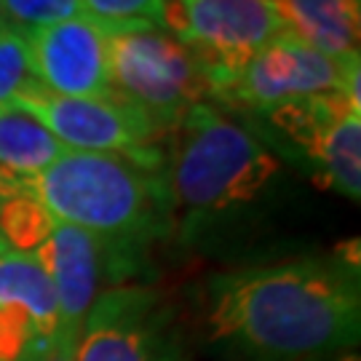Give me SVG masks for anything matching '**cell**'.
Returning a JSON list of instances; mask_svg holds the SVG:
<instances>
[{
  "label": "cell",
  "mask_w": 361,
  "mask_h": 361,
  "mask_svg": "<svg viewBox=\"0 0 361 361\" xmlns=\"http://www.w3.org/2000/svg\"><path fill=\"white\" fill-rule=\"evenodd\" d=\"M209 329L249 361H305L350 348L361 332L356 265L297 257L217 276Z\"/></svg>",
  "instance_id": "6da1fadb"
},
{
  "label": "cell",
  "mask_w": 361,
  "mask_h": 361,
  "mask_svg": "<svg viewBox=\"0 0 361 361\" xmlns=\"http://www.w3.org/2000/svg\"><path fill=\"white\" fill-rule=\"evenodd\" d=\"M25 190L54 222L140 249L164 235L174 222L164 153L134 158L65 150L43 171L25 177Z\"/></svg>",
  "instance_id": "7a4b0ae2"
},
{
  "label": "cell",
  "mask_w": 361,
  "mask_h": 361,
  "mask_svg": "<svg viewBox=\"0 0 361 361\" xmlns=\"http://www.w3.org/2000/svg\"><path fill=\"white\" fill-rule=\"evenodd\" d=\"M171 131L164 180L171 214L185 225H201L255 201L279 174V161L257 137L214 104H195Z\"/></svg>",
  "instance_id": "3957f363"
},
{
  "label": "cell",
  "mask_w": 361,
  "mask_h": 361,
  "mask_svg": "<svg viewBox=\"0 0 361 361\" xmlns=\"http://www.w3.org/2000/svg\"><path fill=\"white\" fill-rule=\"evenodd\" d=\"M110 94L142 113L158 131H171L209 97L207 70L166 30L121 25L107 43Z\"/></svg>",
  "instance_id": "277c9868"
},
{
  "label": "cell",
  "mask_w": 361,
  "mask_h": 361,
  "mask_svg": "<svg viewBox=\"0 0 361 361\" xmlns=\"http://www.w3.org/2000/svg\"><path fill=\"white\" fill-rule=\"evenodd\" d=\"M359 67V56L332 59L284 35L241 67L207 75L209 97L238 110L271 113L302 97L343 94L353 110H361Z\"/></svg>",
  "instance_id": "5b68a950"
},
{
  "label": "cell",
  "mask_w": 361,
  "mask_h": 361,
  "mask_svg": "<svg viewBox=\"0 0 361 361\" xmlns=\"http://www.w3.org/2000/svg\"><path fill=\"white\" fill-rule=\"evenodd\" d=\"M75 361H188L174 310L155 289L116 286L80 324Z\"/></svg>",
  "instance_id": "8992f818"
},
{
  "label": "cell",
  "mask_w": 361,
  "mask_h": 361,
  "mask_svg": "<svg viewBox=\"0 0 361 361\" xmlns=\"http://www.w3.org/2000/svg\"><path fill=\"white\" fill-rule=\"evenodd\" d=\"M164 30L198 56L207 75L241 67L286 35L279 0H166Z\"/></svg>",
  "instance_id": "52a82bcc"
},
{
  "label": "cell",
  "mask_w": 361,
  "mask_h": 361,
  "mask_svg": "<svg viewBox=\"0 0 361 361\" xmlns=\"http://www.w3.org/2000/svg\"><path fill=\"white\" fill-rule=\"evenodd\" d=\"M140 252V246L110 241L65 222H54L49 238L35 249V255L56 292V329L80 332V324L94 300L137 273Z\"/></svg>",
  "instance_id": "ba28073f"
},
{
  "label": "cell",
  "mask_w": 361,
  "mask_h": 361,
  "mask_svg": "<svg viewBox=\"0 0 361 361\" xmlns=\"http://www.w3.org/2000/svg\"><path fill=\"white\" fill-rule=\"evenodd\" d=\"M16 107L38 118L67 150L155 158L158 134L153 123L116 97H59L32 86L16 97Z\"/></svg>",
  "instance_id": "9c48e42d"
},
{
  "label": "cell",
  "mask_w": 361,
  "mask_h": 361,
  "mask_svg": "<svg viewBox=\"0 0 361 361\" xmlns=\"http://www.w3.org/2000/svg\"><path fill=\"white\" fill-rule=\"evenodd\" d=\"M271 123L316 166L322 180L350 201L361 198V110L343 94H319L281 104Z\"/></svg>",
  "instance_id": "30bf717a"
},
{
  "label": "cell",
  "mask_w": 361,
  "mask_h": 361,
  "mask_svg": "<svg viewBox=\"0 0 361 361\" xmlns=\"http://www.w3.org/2000/svg\"><path fill=\"white\" fill-rule=\"evenodd\" d=\"M116 27L121 25L80 16L25 35L40 89L59 97H113L107 80V43Z\"/></svg>",
  "instance_id": "8fae6325"
},
{
  "label": "cell",
  "mask_w": 361,
  "mask_h": 361,
  "mask_svg": "<svg viewBox=\"0 0 361 361\" xmlns=\"http://www.w3.org/2000/svg\"><path fill=\"white\" fill-rule=\"evenodd\" d=\"M289 38L332 59H356L361 0H279Z\"/></svg>",
  "instance_id": "7c38bea8"
},
{
  "label": "cell",
  "mask_w": 361,
  "mask_h": 361,
  "mask_svg": "<svg viewBox=\"0 0 361 361\" xmlns=\"http://www.w3.org/2000/svg\"><path fill=\"white\" fill-rule=\"evenodd\" d=\"M22 305L38 329L51 337L59 326L56 292L35 252H0V305Z\"/></svg>",
  "instance_id": "4fadbf2b"
},
{
  "label": "cell",
  "mask_w": 361,
  "mask_h": 361,
  "mask_svg": "<svg viewBox=\"0 0 361 361\" xmlns=\"http://www.w3.org/2000/svg\"><path fill=\"white\" fill-rule=\"evenodd\" d=\"M51 131L16 104L0 107V169L16 177H32L65 153Z\"/></svg>",
  "instance_id": "5bb4252c"
},
{
  "label": "cell",
  "mask_w": 361,
  "mask_h": 361,
  "mask_svg": "<svg viewBox=\"0 0 361 361\" xmlns=\"http://www.w3.org/2000/svg\"><path fill=\"white\" fill-rule=\"evenodd\" d=\"M54 228V219L49 212L40 207L32 195L22 193L11 198L6 207L0 209V238L6 241L8 249L16 252H35Z\"/></svg>",
  "instance_id": "9a60e30c"
},
{
  "label": "cell",
  "mask_w": 361,
  "mask_h": 361,
  "mask_svg": "<svg viewBox=\"0 0 361 361\" xmlns=\"http://www.w3.org/2000/svg\"><path fill=\"white\" fill-rule=\"evenodd\" d=\"M80 16H89L83 0H0V27L19 35Z\"/></svg>",
  "instance_id": "2e32d148"
},
{
  "label": "cell",
  "mask_w": 361,
  "mask_h": 361,
  "mask_svg": "<svg viewBox=\"0 0 361 361\" xmlns=\"http://www.w3.org/2000/svg\"><path fill=\"white\" fill-rule=\"evenodd\" d=\"M49 337L22 305H0V361H35Z\"/></svg>",
  "instance_id": "e0dca14e"
},
{
  "label": "cell",
  "mask_w": 361,
  "mask_h": 361,
  "mask_svg": "<svg viewBox=\"0 0 361 361\" xmlns=\"http://www.w3.org/2000/svg\"><path fill=\"white\" fill-rule=\"evenodd\" d=\"M32 86H38V80L32 75L25 35L0 27V107L13 104Z\"/></svg>",
  "instance_id": "ac0fdd59"
},
{
  "label": "cell",
  "mask_w": 361,
  "mask_h": 361,
  "mask_svg": "<svg viewBox=\"0 0 361 361\" xmlns=\"http://www.w3.org/2000/svg\"><path fill=\"white\" fill-rule=\"evenodd\" d=\"M91 19L107 25H150L164 30L166 0H83Z\"/></svg>",
  "instance_id": "d6986e66"
},
{
  "label": "cell",
  "mask_w": 361,
  "mask_h": 361,
  "mask_svg": "<svg viewBox=\"0 0 361 361\" xmlns=\"http://www.w3.org/2000/svg\"><path fill=\"white\" fill-rule=\"evenodd\" d=\"M75 343L78 332H67V329H56L46 348L40 350V356L35 361H75Z\"/></svg>",
  "instance_id": "ffe728a7"
},
{
  "label": "cell",
  "mask_w": 361,
  "mask_h": 361,
  "mask_svg": "<svg viewBox=\"0 0 361 361\" xmlns=\"http://www.w3.org/2000/svg\"><path fill=\"white\" fill-rule=\"evenodd\" d=\"M25 190V177H16V174H8L0 169V209L6 207L11 198Z\"/></svg>",
  "instance_id": "44dd1931"
},
{
  "label": "cell",
  "mask_w": 361,
  "mask_h": 361,
  "mask_svg": "<svg viewBox=\"0 0 361 361\" xmlns=\"http://www.w3.org/2000/svg\"><path fill=\"white\" fill-rule=\"evenodd\" d=\"M6 249H8V246H6V241H3V238H0V252H6Z\"/></svg>",
  "instance_id": "7402d4cb"
}]
</instances>
